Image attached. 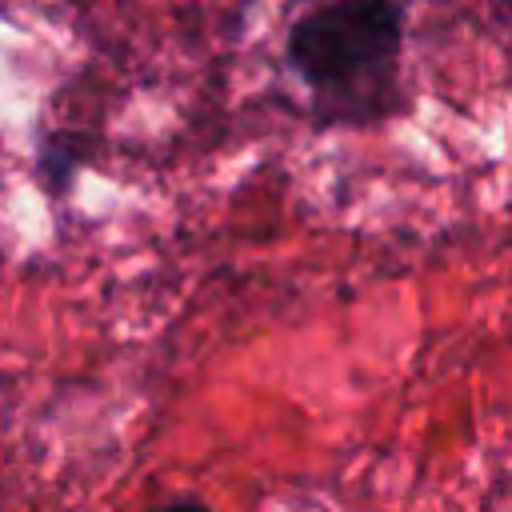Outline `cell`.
<instances>
[{
  "mask_svg": "<svg viewBox=\"0 0 512 512\" xmlns=\"http://www.w3.org/2000/svg\"><path fill=\"white\" fill-rule=\"evenodd\" d=\"M404 8L340 0L308 8L288 28V64L320 124H380L400 108Z\"/></svg>",
  "mask_w": 512,
  "mask_h": 512,
  "instance_id": "obj_1",
  "label": "cell"
},
{
  "mask_svg": "<svg viewBox=\"0 0 512 512\" xmlns=\"http://www.w3.org/2000/svg\"><path fill=\"white\" fill-rule=\"evenodd\" d=\"M156 512H208L200 500H168V504H160Z\"/></svg>",
  "mask_w": 512,
  "mask_h": 512,
  "instance_id": "obj_2",
  "label": "cell"
}]
</instances>
